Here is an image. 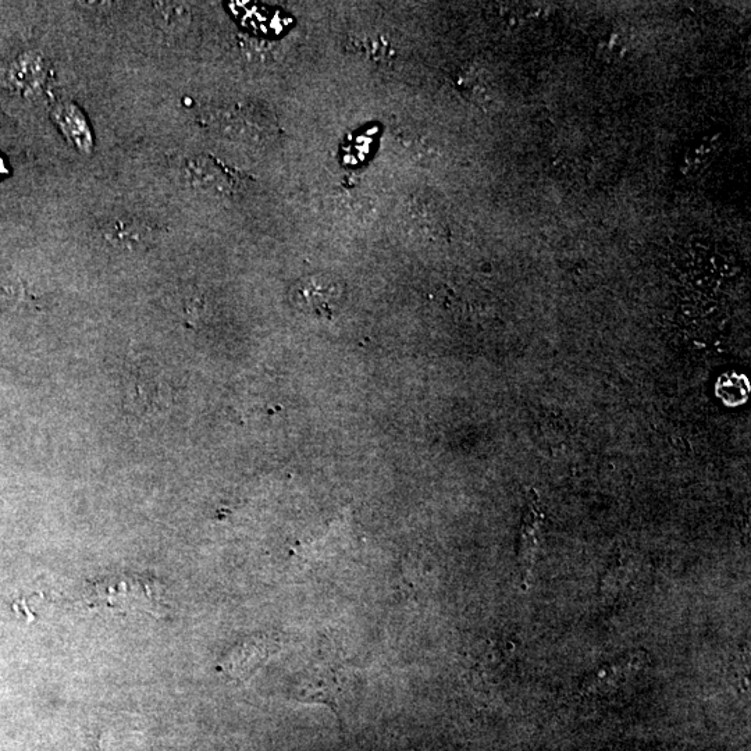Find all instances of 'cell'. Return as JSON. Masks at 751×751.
I'll return each instance as SVG.
<instances>
[{
    "mask_svg": "<svg viewBox=\"0 0 751 751\" xmlns=\"http://www.w3.org/2000/svg\"><path fill=\"white\" fill-rule=\"evenodd\" d=\"M345 290L340 281L329 276H313L295 286V305L318 318L330 319L344 304Z\"/></svg>",
    "mask_w": 751,
    "mask_h": 751,
    "instance_id": "1",
    "label": "cell"
},
{
    "mask_svg": "<svg viewBox=\"0 0 751 751\" xmlns=\"http://www.w3.org/2000/svg\"><path fill=\"white\" fill-rule=\"evenodd\" d=\"M647 661H649V656L646 651H633L608 664L601 665L583 679L580 688L587 694L611 692L639 674Z\"/></svg>",
    "mask_w": 751,
    "mask_h": 751,
    "instance_id": "2",
    "label": "cell"
},
{
    "mask_svg": "<svg viewBox=\"0 0 751 751\" xmlns=\"http://www.w3.org/2000/svg\"><path fill=\"white\" fill-rule=\"evenodd\" d=\"M543 514L540 512L537 498H530L525 516H523L521 540H519V567L522 579L528 580L535 567L537 553L540 547V530Z\"/></svg>",
    "mask_w": 751,
    "mask_h": 751,
    "instance_id": "3",
    "label": "cell"
},
{
    "mask_svg": "<svg viewBox=\"0 0 751 751\" xmlns=\"http://www.w3.org/2000/svg\"><path fill=\"white\" fill-rule=\"evenodd\" d=\"M265 642L249 640L231 651L230 656L222 662V669L234 679H245L254 672L268 657L269 649Z\"/></svg>",
    "mask_w": 751,
    "mask_h": 751,
    "instance_id": "4",
    "label": "cell"
},
{
    "mask_svg": "<svg viewBox=\"0 0 751 751\" xmlns=\"http://www.w3.org/2000/svg\"><path fill=\"white\" fill-rule=\"evenodd\" d=\"M55 120L58 121L64 135L73 141L80 151L90 152L92 148L90 127L76 105H71V103L60 105L55 112Z\"/></svg>",
    "mask_w": 751,
    "mask_h": 751,
    "instance_id": "5",
    "label": "cell"
},
{
    "mask_svg": "<svg viewBox=\"0 0 751 751\" xmlns=\"http://www.w3.org/2000/svg\"><path fill=\"white\" fill-rule=\"evenodd\" d=\"M109 237L121 245L131 247L144 238V229L141 226H135L128 220H117L115 226L110 227Z\"/></svg>",
    "mask_w": 751,
    "mask_h": 751,
    "instance_id": "6",
    "label": "cell"
}]
</instances>
